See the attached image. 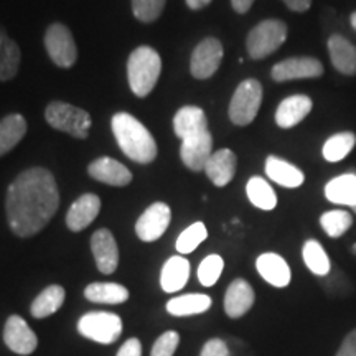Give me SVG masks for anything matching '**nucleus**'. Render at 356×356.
Listing matches in <instances>:
<instances>
[{
  "mask_svg": "<svg viewBox=\"0 0 356 356\" xmlns=\"http://www.w3.org/2000/svg\"><path fill=\"white\" fill-rule=\"evenodd\" d=\"M60 207L55 177L47 168L22 172L7 190L6 211L10 229L20 238L37 234L50 222Z\"/></svg>",
  "mask_w": 356,
  "mask_h": 356,
  "instance_id": "1",
  "label": "nucleus"
},
{
  "mask_svg": "<svg viewBox=\"0 0 356 356\" xmlns=\"http://www.w3.org/2000/svg\"><path fill=\"white\" fill-rule=\"evenodd\" d=\"M113 132L119 147L129 159L137 163H150L157 157L154 136L132 114L119 113L113 118Z\"/></svg>",
  "mask_w": 356,
  "mask_h": 356,
  "instance_id": "2",
  "label": "nucleus"
},
{
  "mask_svg": "<svg viewBox=\"0 0 356 356\" xmlns=\"http://www.w3.org/2000/svg\"><path fill=\"white\" fill-rule=\"evenodd\" d=\"M162 71L160 55L150 47H139L131 53L127 61V76L132 92L145 97L152 92Z\"/></svg>",
  "mask_w": 356,
  "mask_h": 356,
  "instance_id": "3",
  "label": "nucleus"
},
{
  "mask_svg": "<svg viewBox=\"0 0 356 356\" xmlns=\"http://www.w3.org/2000/svg\"><path fill=\"white\" fill-rule=\"evenodd\" d=\"M287 38V25L282 20L269 19L257 24L246 38V48L252 60H262L277 51Z\"/></svg>",
  "mask_w": 356,
  "mask_h": 356,
  "instance_id": "4",
  "label": "nucleus"
},
{
  "mask_svg": "<svg viewBox=\"0 0 356 356\" xmlns=\"http://www.w3.org/2000/svg\"><path fill=\"white\" fill-rule=\"evenodd\" d=\"M44 119L53 129L70 134L76 139H86L89 127H91V115L88 111L61 101L48 104L44 111Z\"/></svg>",
  "mask_w": 356,
  "mask_h": 356,
  "instance_id": "5",
  "label": "nucleus"
},
{
  "mask_svg": "<svg viewBox=\"0 0 356 356\" xmlns=\"http://www.w3.org/2000/svg\"><path fill=\"white\" fill-rule=\"evenodd\" d=\"M262 102V86L257 79H246L236 88L229 102V119L236 126H248L256 119Z\"/></svg>",
  "mask_w": 356,
  "mask_h": 356,
  "instance_id": "6",
  "label": "nucleus"
},
{
  "mask_svg": "<svg viewBox=\"0 0 356 356\" xmlns=\"http://www.w3.org/2000/svg\"><path fill=\"white\" fill-rule=\"evenodd\" d=\"M78 332L88 340L101 345H111L121 337L122 320L109 312H89L78 322Z\"/></svg>",
  "mask_w": 356,
  "mask_h": 356,
  "instance_id": "7",
  "label": "nucleus"
},
{
  "mask_svg": "<svg viewBox=\"0 0 356 356\" xmlns=\"http://www.w3.org/2000/svg\"><path fill=\"white\" fill-rule=\"evenodd\" d=\"M44 47L53 63L60 68H70L76 63L78 50L76 43L68 26L61 24H53L48 26L47 33H44Z\"/></svg>",
  "mask_w": 356,
  "mask_h": 356,
  "instance_id": "8",
  "label": "nucleus"
},
{
  "mask_svg": "<svg viewBox=\"0 0 356 356\" xmlns=\"http://www.w3.org/2000/svg\"><path fill=\"white\" fill-rule=\"evenodd\" d=\"M323 74V65L320 60L312 56H296L279 61L270 71L274 81L286 83L293 79H312L320 78Z\"/></svg>",
  "mask_w": 356,
  "mask_h": 356,
  "instance_id": "9",
  "label": "nucleus"
},
{
  "mask_svg": "<svg viewBox=\"0 0 356 356\" xmlns=\"http://www.w3.org/2000/svg\"><path fill=\"white\" fill-rule=\"evenodd\" d=\"M222 61V44L218 38H204L195 48L190 61V71L193 78L208 79L216 73Z\"/></svg>",
  "mask_w": 356,
  "mask_h": 356,
  "instance_id": "10",
  "label": "nucleus"
},
{
  "mask_svg": "<svg viewBox=\"0 0 356 356\" xmlns=\"http://www.w3.org/2000/svg\"><path fill=\"white\" fill-rule=\"evenodd\" d=\"M172 220L170 207L165 203H154L142 213L136 222V233L144 243H154L165 233Z\"/></svg>",
  "mask_w": 356,
  "mask_h": 356,
  "instance_id": "11",
  "label": "nucleus"
},
{
  "mask_svg": "<svg viewBox=\"0 0 356 356\" xmlns=\"http://www.w3.org/2000/svg\"><path fill=\"white\" fill-rule=\"evenodd\" d=\"M213 154V136L210 131H203L181 140L180 157L190 170H204L208 159Z\"/></svg>",
  "mask_w": 356,
  "mask_h": 356,
  "instance_id": "12",
  "label": "nucleus"
},
{
  "mask_svg": "<svg viewBox=\"0 0 356 356\" xmlns=\"http://www.w3.org/2000/svg\"><path fill=\"white\" fill-rule=\"evenodd\" d=\"M3 341L13 353L26 356L32 355L38 346V338L29 323L20 315H12L3 328Z\"/></svg>",
  "mask_w": 356,
  "mask_h": 356,
  "instance_id": "13",
  "label": "nucleus"
},
{
  "mask_svg": "<svg viewBox=\"0 0 356 356\" xmlns=\"http://www.w3.org/2000/svg\"><path fill=\"white\" fill-rule=\"evenodd\" d=\"M91 251L97 269L102 274L115 273L119 264V249L109 229H97L91 238Z\"/></svg>",
  "mask_w": 356,
  "mask_h": 356,
  "instance_id": "14",
  "label": "nucleus"
},
{
  "mask_svg": "<svg viewBox=\"0 0 356 356\" xmlns=\"http://www.w3.org/2000/svg\"><path fill=\"white\" fill-rule=\"evenodd\" d=\"M101 211V200L95 193H84L70 207L66 213V225L71 231L78 233L88 228Z\"/></svg>",
  "mask_w": 356,
  "mask_h": 356,
  "instance_id": "15",
  "label": "nucleus"
},
{
  "mask_svg": "<svg viewBox=\"0 0 356 356\" xmlns=\"http://www.w3.org/2000/svg\"><path fill=\"white\" fill-rule=\"evenodd\" d=\"M256 296L251 284L244 279H236L229 284L225 296V312L229 318H241L254 305Z\"/></svg>",
  "mask_w": 356,
  "mask_h": 356,
  "instance_id": "16",
  "label": "nucleus"
},
{
  "mask_svg": "<svg viewBox=\"0 0 356 356\" xmlns=\"http://www.w3.org/2000/svg\"><path fill=\"white\" fill-rule=\"evenodd\" d=\"M256 269L262 279L270 286L284 289L291 284L292 273L291 267L282 256L275 254V252H264L257 257Z\"/></svg>",
  "mask_w": 356,
  "mask_h": 356,
  "instance_id": "17",
  "label": "nucleus"
},
{
  "mask_svg": "<svg viewBox=\"0 0 356 356\" xmlns=\"http://www.w3.org/2000/svg\"><path fill=\"white\" fill-rule=\"evenodd\" d=\"M88 173L95 180L113 186H126L132 181L131 170L124 167L121 162L111 157H101L95 160L88 167Z\"/></svg>",
  "mask_w": 356,
  "mask_h": 356,
  "instance_id": "18",
  "label": "nucleus"
},
{
  "mask_svg": "<svg viewBox=\"0 0 356 356\" xmlns=\"http://www.w3.org/2000/svg\"><path fill=\"white\" fill-rule=\"evenodd\" d=\"M333 68L346 76L356 74V47L341 35H332L327 42Z\"/></svg>",
  "mask_w": 356,
  "mask_h": 356,
  "instance_id": "19",
  "label": "nucleus"
},
{
  "mask_svg": "<svg viewBox=\"0 0 356 356\" xmlns=\"http://www.w3.org/2000/svg\"><path fill=\"white\" fill-rule=\"evenodd\" d=\"M312 99L305 95L286 97L275 111V124L282 129H291L300 124L312 111Z\"/></svg>",
  "mask_w": 356,
  "mask_h": 356,
  "instance_id": "20",
  "label": "nucleus"
},
{
  "mask_svg": "<svg viewBox=\"0 0 356 356\" xmlns=\"http://www.w3.org/2000/svg\"><path fill=\"white\" fill-rule=\"evenodd\" d=\"M236 165H238V159L233 150L221 149L211 154L204 165V172L216 186H226L236 175Z\"/></svg>",
  "mask_w": 356,
  "mask_h": 356,
  "instance_id": "21",
  "label": "nucleus"
},
{
  "mask_svg": "<svg viewBox=\"0 0 356 356\" xmlns=\"http://www.w3.org/2000/svg\"><path fill=\"white\" fill-rule=\"evenodd\" d=\"M266 173L270 180H274L284 188H299L305 181V175L300 168L286 162V160L274 157V155H270L266 160Z\"/></svg>",
  "mask_w": 356,
  "mask_h": 356,
  "instance_id": "22",
  "label": "nucleus"
},
{
  "mask_svg": "<svg viewBox=\"0 0 356 356\" xmlns=\"http://www.w3.org/2000/svg\"><path fill=\"white\" fill-rule=\"evenodd\" d=\"M173 131L181 140L193 136V134L208 131L207 114L197 106H185V108L178 109L175 118H173Z\"/></svg>",
  "mask_w": 356,
  "mask_h": 356,
  "instance_id": "23",
  "label": "nucleus"
},
{
  "mask_svg": "<svg viewBox=\"0 0 356 356\" xmlns=\"http://www.w3.org/2000/svg\"><path fill=\"white\" fill-rule=\"evenodd\" d=\"M325 198L335 204L353 208L356 204V173H343L328 181L325 185Z\"/></svg>",
  "mask_w": 356,
  "mask_h": 356,
  "instance_id": "24",
  "label": "nucleus"
},
{
  "mask_svg": "<svg viewBox=\"0 0 356 356\" xmlns=\"http://www.w3.org/2000/svg\"><path fill=\"white\" fill-rule=\"evenodd\" d=\"M190 277V262L181 256H173L162 267L160 286L168 293L178 292L185 287Z\"/></svg>",
  "mask_w": 356,
  "mask_h": 356,
  "instance_id": "25",
  "label": "nucleus"
},
{
  "mask_svg": "<svg viewBox=\"0 0 356 356\" xmlns=\"http://www.w3.org/2000/svg\"><path fill=\"white\" fill-rule=\"evenodd\" d=\"M211 297L204 293H185L168 300L167 312L173 317H190L207 312L211 307Z\"/></svg>",
  "mask_w": 356,
  "mask_h": 356,
  "instance_id": "26",
  "label": "nucleus"
},
{
  "mask_svg": "<svg viewBox=\"0 0 356 356\" xmlns=\"http://www.w3.org/2000/svg\"><path fill=\"white\" fill-rule=\"evenodd\" d=\"M84 297L95 304L118 305L129 299V291L121 284L114 282H95L84 289Z\"/></svg>",
  "mask_w": 356,
  "mask_h": 356,
  "instance_id": "27",
  "label": "nucleus"
},
{
  "mask_svg": "<svg viewBox=\"0 0 356 356\" xmlns=\"http://www.w3.org/2000/svg\"><path fill=\"white\" fill-rule=\"evenodd\" d=\"M26 134V121L20 114H8L0 121V157L15 147Z\"/></svg>",
  "mask_w": 356,
  "mask_h": 356,
  "instance_id": "28",
  "label": "nucleus"
},
{
  "mask_svg": "<svg viewBox=\"0 0 356 356\" xmlns=\"http://www.w3.org/2000/svg\"><path fill=\"white\" fill-rule=\"evenodd\" d=\"M65 302V289L61 286H48L42 293L33 300L30 312L35 318L50 317L61 309Z\"/></svg>",
  "mask_w": 356,
  "mask_h": 356,
  "instance_id": "29",
  "label": "nucleus"
},
{
  "mask_svg": "<svg viewBox=\"0 0 356 356\" xmlns=\"http://www.w3.org/2000/svg\"><path fill=\"white\" fill-rule=\"evenodd\" d=\"M246 193L249 202L254 204L256 208L264 211H270L277 207V195L273 190L264 178L252 177L246 185Z\"/></svg>",
  "mask_w": 356,
  "mask_h": 356,
  "instance_id": "30",
  "label": "nucleus"
},
{
  "mask_svg": "<svg viewBox=\"0 0 356 356\" xmlns=\"http://www.w3.org/2000/svg\"><path fill=\"white\" fill-rule=\"evenodd\" d=\"M302 257H304L305 266L309 267L312 274L320 275V277L330 274V257H328L323 246L317 241V239H309V241H305L304 248H302Z\"/></svg>",
  "mask_w": 356,
  "mask_h": 356,
  "instance_id": "31",
  "label": "nucleus"
},
{
  "mask_svg": "<svg viewBox=\"0 0 356 356\" xmlns=\"http://www.w3.org/2000/svg\"><path fill=\"white\" fill-rule=\"evenodd\" d=\"M356 136L353 132H338L332 136L330 139L325 142L323 145V159L327 162H341V160L348 157V154L355 149Z\"/></svg>",
  "mask_w": 356,
  "mask_h": 356,
  "instance_id": "32",
  "label": "nucleus"
},
{
  "mask_svg": "<svg viewBox=\"0 0 356 356\" xmlns=\"http://www.w3.org/2000/svg\"><path fill=\"white\" fill-rule=\"evenodd\" d=\"M20 48L8 37H0V81H8L20 66Z\"/></svg>",
  "mask_w": 356,
  "mask_h": 356,
  "instance_id": "33",
  "label": "nucleus"
},
{
  "mask_svg": "<svg viewBox=\"0 0 356 356\" xmlns=\"http://www.w3.org/2000/svg\"><path fill=\"white\" fill-rule=\"evenodd\" d=\"M353 225V216L345 210H332L323 213L320 218V226L330 238H341Z\"/></svg>",
  "mask_w": 356,
  "mask_h": 356,
  "instance_id": "34",
  "label": "nucleus"
},
{
  "mask_svg": "<svg viewBox=\"0 0 356 356\" xmlns=\"http://www.w3.org/2000/svg\"><path fill=\"white\" fill-rule=\"evenodd\" d=\"M208 238V229L202 221L193 222L177 239V251L180 254H190Z\"/></svg>",
  "mask_w": 356,
  "mask_h": 356,
  "instance_id": "35",
  "label": "nucleus"
},
{
  "mask_svg": "<svg viewBox=\"0 0 356 356\" xmlns=\"http://www.w3.org/2000/svg\"><path fill=\"white\" fill-rule=\"evenodd\" d=\"M222 269H225V261H222L221 256L211 254L204 257L202 264L198 267V279L200 282H202V286L204 287L215 286L218 279H220Z\"/></svg>",
  "mask_w": 356,
  "mask_h": 356,
  "instance_id": "36",
  "label": "nucleus"
},
{
  "mask_svg": "<svg viewBox=\"0 0 356 356\" xmlns=\"http://www.w3.org/2000/svg\"><path fill=\"white\" fill-rule=\"evenodd\" d=\"M165 2L167 0H132V12L137 20L149 24L159 19Z\"/></svg>",
  "mask_w": 356,
  "mask_h": 356,
  "instance_id": "37",
  "label": "nucleus"
},
{
  "mask_svg": "<svg viewBox=\"0 0 356 356\" xmlns=\"http://www.w3.org/2000/svg\"><path fill=\"white\" fill-rule=\"evenodd\" d=\"M178 343H180V335L177 332L170 330L162 333L154 343L150 356H173Z\"/></svg>",
  "mask_w": 356,
  "mask_h": 356,
  "instance_id": "38",
  "label": "nucleus"
},
{
  "mask_svg": "<svg viewBox=\"0 0 356 356\" xmlns=\"http://www.w3.org/2000/svg\"><path fill=\"white\" fill-rule=\"evenodd\" d=\"M200 356H229V348L221 338H211L203 345Z\"/></svg>",
  "mask_w": 356,
  "mask_h": 356,
  "instance_id": "39",
  "label": "nucleus"
},
{
  "mask_svg": "<svg viewBox=\"0 0 356 356\" xmlns=\"http://www.w3.org/2000/svg\"><path fill=\"white\" fill-rule=\"evenodd\" d=\"M335 356H356V328L345 337Z\"/></svg>",
  "mask_w": 356,
  "mask_h": 356,
  "instance_id": "40",
  "label": "nucleus"
},
{
  "mask_svg": "<svg viewBox=\"0 0 356 356\" xmlns=\"http://www.w3.org/2000/svg\"><path fill=\"white\" fill-rule=\"evenodd\" d=\"M118 356H142V345L137 338H129L118 351Z\"/></svg>",
  "mask_w": 356,
  "mask_h": 356,
  "instance_id": "41",
  "label": "nucleus"
},
{
  "mask_svg": "<svg viewBox=\"0 0 356 356\" xmlns=\"http://www.w3.org/2000/svg\"><path fill=\"white\" fill-rule=\"evenodd\" d=\"M293 12H307L312 6V0H282Z\"/></svg>",
  "mask_w": 356,
  "mask_h": 356,
  "instance_id": "42",
  "label": "nucleus"
},
{
  "mask_svg": "<svg viewBox=\"0 0 356 356\" xmlns=\"http://www.w3.org/2000/svg\"><path fill=\"white\" fill-rule=\"evenodd\" d=\"M254 0H231V6L238 13H246L252 7Z\"/></svg>",
  "mask_w": 356,
  "mask_h": 356,
  "instance_id": "43",
  "label": "nucleus"
},
{
  "mask_svg": "<svg viewBox=\"0 0 356 356\" xmlns=\"http://www.w3.org/2000/svg\"><path fill=\"white\" fill-rule=\"evenodd\" d=\"M211 0H186V6H188L191 10H200V8L207 7Z\"/></svg>",
  "mask_w": 356,
  "mask_h": 356,
  "instance_id": "44",
  "label": "nucleus"
},
{
  "mask_svg": "<svg viewBox=\"0 0 356 356\" xmlns=\"http://www.w3.org/2000/svg\"><path fill=\"white\" fill-rule=\"evenodd\" d=\"M350 22H351V26H353V30H355V32H356V12L351 13V17H350Z\"/></svg>",
  "mask_w": 356,
  "mask_h": 356,
  "instance_id": "45",
  "label": "nucleus"
},
{
  "mask_svg": "<svg viewBox=\"0 0 356 356\" xmlns=\"http://www.w3.org/2000/svg\"><path fill=\"white\" fill-rule=\"evenodd\" d=\"M0 37H7L6 30H3V29H2V26H0Z\"/></svg>",
  "mask_w": 356,
  "mask_h": 356,
  "instance_id": "46",
  "label": "nucleus"
},
{
  "mask_svg": "<svg viewBox=\"0 0 356 356\" xmlns=\"http://www.w3.org/2000/svg\"><path fill=\"white\" fill-rule=\"evenodd\" d=\"M351 252H353V254H356V244H353V248H351Z\"/></svg>",
  "mask_w": 356,
  "mask_h": 356,
  "instance_id": "47",
  "label": "nucleus"
},
{
  "mask_svg": "<svg viewBox=\"0 0 356 356\" xmlns=\"http://www.w3.org/2000/svg\"><path fill=\"white\" fill-rule=\"evenodd\" d=\"M351 210H353V211H355V215H356V204H355V207H353V208H351Z\"/></svg>",
  "mask_w": 356,
  "mask_h": 356,
  "instance_id": "48",
  "label": "nucleus"
}]
</instances>
